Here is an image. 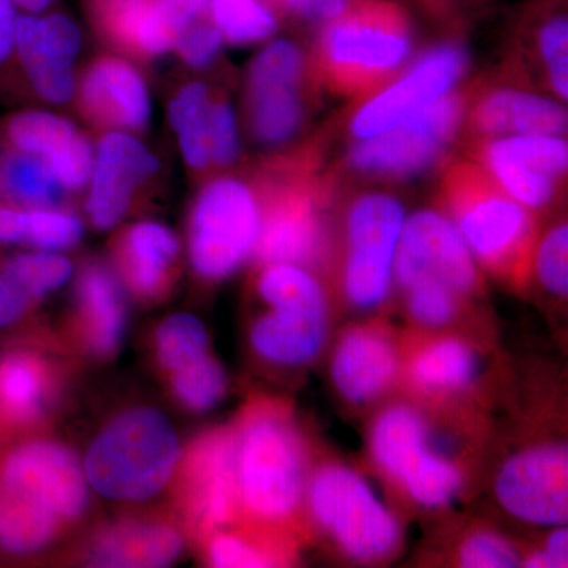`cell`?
<instances>
[{"instance_id": "1", "label": "cell", "mask_w": 568, "mask_h": 568, "mask_svg": "<svg viewBox=\"0 0 568 568\" xmlns=\"http://www.w3.org/2000/svg\"><path fill=\"white\" fill-rule=\"evenodd\" d=\"M440 196L448 219L478 263L511 284L526 282L537 235L529 209L511 197L485 168L469 162L448 168Z\"/></svg>"}, {"instance_id": "2", "label": "cell", "mask_w": 568, "mask_h": 568, "mask_svg": "<svg viewBox=\"0 0 568 568\" xmlns=\"http://www.w3.org/2000/svg\"><path fill=\"white\" fill-rule=\"evenodd\" d=\"M410 50L405 11L387 0H357L325 22L315 51L316 77L339 95H365L390 80Z\"/></svg>"}, {"instance_id": "3", "label": "cell", "mask_w": 568, "mask_h": 568, "mask_svg": "<svg viewBox=\"0 0 568 568\" xmlns=\"http://www.w3.org/2000/svg\"><path fill=\"white\" fill-rule=\"evenodd\" d=\"M179 439L162 413L129 410L104 428L89 448L85 476L104 497L142 500L155 496L173 476Z\"/></svg>"}, {"instance_id": "4", "label": "cell", "mask_w": 568, "mask_h": 568, "mask_svg": "<svg viewBox=\"0 0 568 568\" xmlns=\"http://www.w3.org/2000/svg\"><path fill=\"white\" fill-rule=\"evenodd\" d=\"M241 500L264 519L290 517L305 485V454L294 425L278 410H257L235 437Z\"/></svg>"}, {"instance_id": "5", "label": "cell", "mask_w": 568, "mask_h": 568, "mask_svg": "<svg viewBox=\"0 0 568 568\" xmlns=\"http://www.w3.org/2000/svg\"><path fill=\"white\" fill-rule=\"evenodd\" d=\"M306 496L313 518L347 558L377 562L390 558L402 545L398 519L349 467H320Z\"/></svg>"}, {"instance_id": "6", "label": "cell", "mask_w": 568, "mask_h": 568, "mask_svg": "<svg viewBox=\"0 0 568 568\" xmlns=\"http://www.w3.org/2000/svg\"><path fill=\"white\" fill-rule=\"evenodd\" d=\"M82 29L67 11L20 13L6 95L44 108L69 106L77 95Z\"/></svg>"}, {"instance_id": "7", "label": "cell", "mask_w": 568, "mask_h": 568, "mask_svg": "<svg viewBox=\"0 0 568 568\" xmlns=\"http://www.w3.org/2000/svg\"><path fill=\"white\" fill-rule=\"evenodd\" d=\"M260 194L248 182L220 175L205 182L190 215L189 248L194 272L220 282L237 272L256 250Z\"/></svg>"}, {"instance_id": "8", "label": "cell", "mask_w": 568, "mask_h": 568, "mask_svg": "<svg viewBox=\"0 0 568 568\" xmlns=\"http://www.w3.org/2000/svg\"><path fill=\"white\" fill-rule=\"evenodd\" d=\"M372 455L381 470L422 507H446L462 491V469L436 450L428 422L414 407L392 406L376 418Z\"/></svg>"}, {"instance_id": "9", "label": "cell", "mask_w": 568, "mask_h": 568, "mask_svg": "<svg viewBox=\"0 0 568 568\" xmlns=\"http://www.w3.org/2000/svg\"><path fill=\"white\" fill-rule=\"evenodd\" d=\"M261 201L257 260L267 264L321 267L332 253V233L325 204L327 193L320 182L297 174L271 178Z\"/></svg>"}, {"instance_id": "10", "label": "cell", "mask_w": 568, "mask_h": 568, "mask_svg": "<svg viewBox=\"0 0 568 568\" xmlns=\"http://www.w3.org/2000/svg\"><path fill=\"white\" fill-rule=\"evenodd\" d=\"M403 205L388 194H362L346 216V261L343 287L351 305L376 308L390 293Z\"/></svg>"}, {"instance_id": "11", "label": "cell", "mask_w": 568, "mask_h": 568, "mask_svg": "<svg viewBox=\"0 0 568 568\" xmlns=\"http://www.w3.org/2000/svg\"><path fill=\"white\" fill-rule=\"evenodd\" d=\"M462 95H444L409 121L355 144L349 163L361 173L409 178L439 162L465 115Z\"/></svg>"}, {"instance_id": "12", "label": "cell", "mask_w": 568, "mask_h": 568, "mask_svg": "<svg viewBox=\"0 0 568 568\" xmlns=\"http://www.w3.org/2000/svg\"><path fill=\"white\" fill-rule=\"evenodd\" d=\"M394 275L405 291L420 284H436L466 297L480 286L476 257L458 227L448 216L435 211H420L405 220Z\"/></svg>"}, {"instance_id": "13", "label": "cell", "mask_w": 568, "mask_h": 568, "mask_svg": "<svg viewBox=\"0 0 568 568\" xmlns=\"http://www.w3.org/2000/svg\"><path fill=\"white\" fill-rule=\"evenodd\" d=\"M305 73L304 52L290 40L272 41L250 63L246 111L256 141L283 144L301 129L305 118Z\"/></svg>"}, {"instance_id": "14", "label": "cell", "mask_w": 568, "mask_h": 568, "mask_svg": "<svg viewBox=\"0 0 568 568\" xmlns=\"http://www.w3.org/2000/svg\"><path fill=\"white\" fill-rule=\"evenodd\" d=\"M162 173L156 153L129 132L100 133L85 186V212L100 231L112 230L129 215L138 196Z\"/></svg>"}, {"instance_id": "15", "label": "cell", "mask_w": 568, "mask_h": 568, "mask_svg": "<svg viewBox=\"0 0 568 568\" xmlns=\"http://www.w3.org/2000/svg\"><path fill=\"white\" fill-rule=\"evenodd\" d=\"M495 491L504 510L519 521L562 526L568 515L566 444L525 448L507 459L497 474Z\"/></svg>"}, {"instance_id": "16", "label": "cell", "mask_w": 568, "mask_h": 568, "mask_svg": "<svg viewBox=\"0 0 568 568\" xmlns=\"http://www.w3.org/2000/svg\"><path fill=\"white\" fill-rule=\"evenodd\" d=\"M74 104L99 133L145 132L152 122V95L144 74L125 55L93 58L78 77Z\"/></svg>"}, {"instance_id": "17", "label": "cell", "mask_w": 568, "mask_h": 568, "mask_svg": "<svg viewBox=\"0 0 568 568\" xmlns=\"http://www.w3.org/2000/svg\"><path fill=\"white\" fill-rule=\"evenodd\" d=\"M466 67V52L458 44L432 48L399 80L357 111L351 132L357 138H372L402 125L447 95Z\"/></svg>"}, {"instance_id": "18", "label": "cell", "mask_w": 568, "mask_h": 568, "mask_svg": "<svg viewBox=\"0 0 568 568\" xmlns=\"http://www.w3.org/2000/svg\"><path fill=\"white\" fill-rule=\"evenodd\" d=\"M0 142L50 166L65 192H84L93 142L71 119L44 106H22L0 115Z\"/></svg>"}, {"instance_id": "19", "label": "cell", "mask_w": 568, "mask_h": 568, "mask_svg": "<svg viewBox=\"0 0 568 568\" xmlns=\"http://www.w3.org/2000/svg\"><path fill=\"white\" fill-rule=\"evenodd\" d=\"M0 481L39 500L61 521L82 515L89 493L80 463L69 448L52 443L26 444L7 458Z\"/></svg>"}, {"instance_id": "20", "label": "cell", "mask_w": 568, "mask_h": 568, "mask_svg": "<svg viewBox=\"0 0 568 568\" xmlns=\"http://www.w3.org/2000/svg\"><path fill=\"white\" fill-rule=\"evenodd\" d=\"M398 351L386 328L357 325L339 338L332 357V379L347 402L365 405L379 398L398 375Z\"/></svg>"}, {"instance_id": "21", "label": "cell", "mask_w": 568, "mask_h": 568, "mask_svg": "<svg viewBox=\"0 0 568 568\" xmlns=\"http://www.w3.org/2000/svg\"><path fill=\"white\" fill-rule=\"evenodd\" d=\"M193 511L205 529L226 525L241 500L235 436L215 433L201 440L189 463Z\"/></svg>"}, {"instance_id": "22", "label": "cell", "mask_w": 568, "mask_h": 568, "mask_svg": "<svg viewBox=\"0 0 568 568\" xmlns=\"http://www.w3.org/2000/svg\"><path fill=\"white\" fill-rule=\"evenodd\" d=\"M470 126L481 136L559 134L566 132L567 112L559 104L528 92L499 89L474 104Z\"/></svg>"}, {"instance_id": "23", "label": "cell", "mask_w": 568, "mask_h": 568, "mask_svg": "<svg viewBox=\"0 0 568 568\" xmlns=\"http://www.w3.org/2000/svg\"><path fill=\"white\" fill-rule=\"evenodd\" d=\"M328 315L297 308H272L252 328L254 351L284 366L310 364L320 355L327 339Z\"/></svg>"}, {"instance_id": "24", "label": "cell", "mask_w": 568, "mask_h": 568, "mask_svg": "<svg viewBox=\"0 0 568 568\" xmlns=\"http://www.w3.org/2000/svg\"><path fill=\"white\" fill-rule=\"evenodd\" d=\"M178 235L156 222H140L125 231L119 244L123 275L141 297L166 291L179 260Z\"/></svg>"}, {"instance_id": "25", "label": "cell", "mask_w": 568, "mask_h": 568, "mask_svg": "<svg viewBox=\"0 0 568 568\" xmlns=\"http://www.w3.org/2000/svg\"><path fill=\"white\" fill-rule=\"evenodd\" d=\"M78 297L93 353H118L126 327L125 295L118 275L102 263H89L78 280Z\"/></svg>"}, {"instance_id": "26", "label": "cell", "mask_w": 568, "mask_h": 568, "mask_svg": "<svg viewBox=\"0 0 568 568\" xmlns=\"http://www.w3.org/2000/svg\"><path fill=\"white\" fill-rule=\"evenodd\" d=\"M406 368L410 386L437 398L469 387L477 377L478 357L465 339L439 336L414 349Z\"/></svg>"}, {"instance_id": "27", "label": "cell", "mask_w": 568, "mask_h": 568, "mask_svg": "<svg viewBox=\"0 0 568 568\" xmlns=\"http://www.w3.org/2000/svg\"><path fill=\"white\" fill-rule=\"evenodd\" d=\"M182 537L163 525H122L108 530L92 549L100 567H166L179 558Z\"/></svg>"}, {"instance_id": "28", "label": "cell", "mask_w": 568, "mask_h": 568, "mask_svg": "<svg viewBox=\"0 0 568 568\" xmlns=\"http://www.w3.org/2000/svg\"><path fill=\"white\" fill-rule=\"evenodd\" d=\"M67 196L47 163L0 142V204L61 207Z\"/></svg>"}, {"instance_id": "29", "label": "cell", "mask_w": 568, "mask_h": 568, "mask_svg": "<svg viewBox=\"0 0 568 568\" xmlns=\"http://www.w3.org/2000/svg\"><path fill=\"white\" fill-rule=\"evenodd\" d=\"M212 92L203 81L183 82L168 104V119L183 162L194 175L212 170L209 155V108Z\"/></svg>"}, {"instance_id": "30", "label": "cell", "mask_w": 568, "mask_h": 568, "mask_svg": "<svg viewBox=\"0 0 568 568\" xmlns=\"http://www.w3.org/2000/svg\"><path fill=\"white\" fill-rule=\"evenodd\" d=\"M61 519L31 496L0 481V547L26 555L47 547Z\"/></svg>"}, {"instance_id": "31", "label": "cell", "mask_w": 568, "mask_h": 568, "mask_svg": "<svg viewBox=\"0 0 568 568\" xmlns=\"http://www.w3.org/2000/svg\"><path fill=\"white\" fill-rule=\"evenodd\" d=\"M257 291L271 308H297L328 315L327 295L308 268L295 264H267Z\"/></svg>"}, {"instance_id": "32", "label": "cell", "mask_w": 568, "mask_h": 568, "mask_svg": "<svg viewBox=\"0 0 568 568\" xmlns=\"http://www.w3.org/2000/svg\"><path fill=\"white\" fill-rule=\"evenodd\" d=\"M477 149L495 153L555 181L560 182L567 174V142L551 134H514L484 141Z\"/></svg>"}, {"instance_id": "33", "label": "cell", "mask_w": 568, "mask_h": 568, "mask_svg": "<svg viewBox=\"0 0 568 568\" xmlns=\"http://www.w3.org/2000/svg\"><path fill=\"white\" fill-rule=\"evenodd\" d=\"M44 399V376L39 362L13 354L0 361V405L17 420L39 416Z\"/></svg>"}, {"instance_id": "34", "label": "cell", "mask_w": 568, "mask_h": 568, "mask_svg": "<svg viewBox=\"0 0 568 568\" xmlns=\"http://www.w3.org/2000/svg\"><path fill=\"white\" fill-rule=\"evenodd\" d=\"M209 17L224 41L233 44L271 39L278 28L274 10L264 0H209Z\"/></svg>"}, {"instance_id": "35", "label": "cell", "mask_w": 568, "mask_h": 568, "mask_svg": "<svg viewBox=\"0 0 568 568\" xmlns=\"http://www.w3.org/2000/svg\"><path fill=\"white\" fill-rule=\"evenodd\" d=\"M84 226L73 213L61 207H21L20 245L43 252H63L82 241Z\"/></svg>"}, {"instance_id": "36", "label": "cell", "mask_w": 568, "mask_h": 568, "mask_svg": "<svg viewBox=\"0 0 568 568\" xmlns=\"http://www.w3.org/2000/svg\"><path fill=\"white\" fill-rule=\"evenodd\" d=\"M476 159L484 164L485 170L489 171L497 183L525 207L544 209L555 200L559 181L480 149H476Z\"/></svg>"}, {"instance_id": "37", "label": "cell", "mask_w": 568, "mask_h": 568, "mask_svg": "<svg viewBox=\"0 0 568 568\" xmlns=\"http://www.w3.org/2000/svg\"><path fill=\"white\" fill-rule=\"evenodd\" d=\"M207 354V331L197 317L192 315L168 317L156 332V355L160 364L168 372L175 373Z\"/></svg>"}, {"instance_id": "38", "label": "cell", "mask_w": 568, "mask_h": 568, "mask_svg": "<svg viewBox=\"0 0 568 568\" xmlns=\"http://www.w3.org/2000/svg\"><path fill=\"white\" fill-rule=\"evenodd\" d=\"M36 298L59 290L73 274V264L58 252L17 253L0 263Z\"/></svg>"}, {"instance_id": "39", "label": "cell", "mask_w": 568, "mask_h": 568, "mask_svg": "<svg viewBox=\"0 0 568 568\" xmlns=\"http://www.w3.org/2000/svg\"><path fill=\"white\" fill-rule=\"evenodd\" d=\"M173 375L175 395L183 406L197 413L212 409L226 394V373L222 364L211 354L183 366Z\"/></svg>"}, {"instance_id": "40", "label": "cell", "mask_w": 568, "mask_h": 568, "mask_svg": "<svg viewBox=\"0 0 568 568\" xmlns=\"http://www.w3.org/2000/svg\"><path fill=\"white\" fill-rule=\"evenodd\" d=\"M209 155L215 170L231 166L241 156L237 119L223 97L213 95L209 108Z\"/></svg>"}, {"instance_id": "41", "label": "cell", "mask_w": 568, "mask_h": 568, "mask_svg": "<svg viewBox=\"0 0 568 568\" xmlns=\"http://www.w3.org/2000/svg\"><path fill=\"white\" fill-rule=\"evenodd\" d=\"M538 280L548 293L567 297L568 293V227L559 223L545 234L536 253Z\"/></svg>"}, {"instance_id": "42", "label": "cell", "mask_w": 568, "mask_h": 568, "mask_svg": "<svg viewBox=\"0 0 568 568\" xmlns=\"http://www.w3.org/2000/svg\"><path fill=\"white\" fill-rule=\"evenodd\" d=\"M223 43L222 32L213 24L207 13L179 33L173 52L190 69L203 70L216 61Z\"/></svg>"}, {"instance_id": "43", "label": "cell", "mask_w": 568, "mask_h": 568, "mask_svg": "<svg viewBox=\"0 0 568 568\" xmlns=\"http://www.w3.org/2000/svg\"><path fill=\"white\" fill-rule=\"evenodd\" d=\"M458 562L466 568H510L518 566L519 556L506 537L493 530H478L463 541Z\"/></svg>"}, {"instance_id": "44", "label": "cell", "mask_w": 568, "mask_h": 568, "mask_svg": "<svg viewBox=\"0 0 568 568\" xmlns=\"http://www.w3.org/2000/svg\"><path fill=\"white\" fill-rule=\"evenodd\" d=\"M407 310L418 324L439 327L454 320L458 312L459 295L436 284H420L406 291Z\"/></svg>"}, {"instance_id": "45", "label": "cell", "mask_w": 568, "mask_h": 568, "mask_svg": "<svg viewBox=\"0 0 568 568\" xmlns=\"http://www.w3.org/2000/svg\"><path fill=\"white\" fill-rule=\"evenodd\" d=\"M566 14H558L541 26L538 33V50L548 70L549 82L560 99L567 100V39Z\"/></svg>"}, {"instance_id": "46", "label": "cell", "mask_w": 568, "mask_h": 568, "mask_svg": "<svg viewBox=\"0 0 568 568\" xmlns=\"http://www.w3.org/2000/svg\"><path fill=\"white\" fill-rule=\"evenodd\" d=\"M211 560L213 566L222 568L271 567L275 564V558L264 549L233 536H219L212 541Z\"/></svg>"}, {"instance_id": "47", "label": "cell", "mask_w": 568, "mask_h": 568, "mask_svg": "<svg viewBox=\"0 0 568 568\" xmlns=\"http://www.w3.org/2000/svg\"><path fill=\"white\" fill-rule=\"evenodd\" d=\"M32 301L29 291L0 264V327L17 323Z\"/></svg>"}, {"instance_id": "48", "label": "cell", "mask_w": 568, "mask_h": 568, "mask_svg": "<svg viewBox=\"0 0 568 568\" xmlns=\"http://www.w3.org/2000/svg\"><path fill=\"white\" fill-rule=\"evenodd\" d=\"M18 17L20 11L14 0H0V95H6L9 84Z\"/></svg>"}, {"instance_id": "49", "label": "cell", "mask_w": 568, "mask_h": 568, "mask_svg": "<svg viewBox=\"0 0 568 568\" xmlns=\"http://www.w3.org/2000/svg\"><path fill=\"white\" fill-rule=\"evenodd\" d=\"M568 534L566 528L552 530L544 548L534 551L523 566L530 568H562L568 566Z\"/></svg>"}, {"instance_id": "50", "label": "cell", "mask_w": 568, "mask_h": 568, "mask_svg": "<svg viewBox=\"0 0 568 568\" xmlns=\"http://www.w3.org/2000/svg\"><path fill=\"white\" fill-rule=\"evenodd\" d=\"M284 9L306 21L328 22L342 14L353 0H280Z\"/></svg>"}, {"instance_id": "51", "label": "cell", "mask_w": 568, "mask_h": 568, "mask_svg": "<svg viewBox=\"0 0 568 568\" xmlns=\"http://www.w3.org/2000/svg\"><path fill=\"white\" fill-rule=\"evenodd\" d=\"M61 0H14L20 13H41L54 9Z\"/></svg>"}, {"instance_id": "52", "label": "cell", "mask_w": 568, "mask_h": 568, "mask_svg": "<svg viewBox=\"0 0 568 568\" xmlns=\"http://www.w3.org/2000/svg\"><path fill=\"white\" fill-rule=\"evenodd\" d=\"M92 2H95V0H85V3H88V6H89V3H92Z\"/></svg>"}]
</instances>
